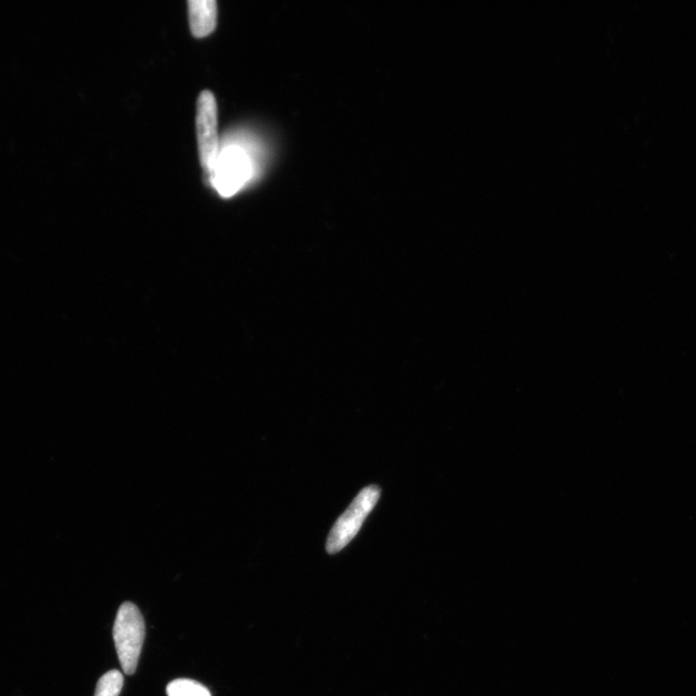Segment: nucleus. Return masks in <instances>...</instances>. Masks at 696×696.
I'll use <instances>...</instances> for the list:
<instances>
[{"mask_svg":"<svg viewBox=\"0 0 696 696\" xmlns=\"http://www.w3.org/2000/svg\"><path fill=\"white\" fill-rule=\"evenodd\" d=\"M145 638L146 624L143 614L136 604L122 603L116 615L113 639L120 665L127 675L136 673Z\"/></svg>","mask_w":696,"mask_h":696,"instance_id":"f257e3e1","label":"nucleus"},{"mask_svg":"<svg viewBox=\"0 0 696 696\" xmlns=\"http://www.w3.org/2000/svg\"><path fill=\"white\" fill-rule=\"evenodd\" d=\"M379 497L380 487L378 486H369L358 494L351 506L332 527L326 544L329 554H336L351 543Z\"/></svg>","mask_w":696,"mask_h":696,"instance_id":"f03ea898","label":"nucleus"},{"mask_svg":"<svg viewBox=\"0 0 696 696\" xmlns=\"http://www.w3.org/2000/svg\"><path fill=\"white\" fill-rule=\"evenodd\" d=\"M196 127L201 164L206 173L212 174L219 158L218 109L209 90L199 96Z\"/></svg>","mask_w":696,"mask_h":696,"instance_id":"7ed1b4c3","label":"nucleus"},{"mask_svg":"<svg viewBox=\"0 0 696 696\" xmlns=\"http://www.w3.org/2000/svg\"><path fill=\"white\" fill-rule=\"evenodd\" d=\"M253 174L252 162L246 152L239 148L229 151L222 165L220 178L214 183L224 197H230L247 183Z\"/></svg>","mask_w":696,"mask_h":696,"instance_id":"20e7f679","label":"nucleus"},{"mask_svg":"<svg viewBox=\"0 0 696 696\" xmlns=\"http://www.w3.org/2000/svg\"><path fill=\"white\" fill-rule=\"evenodd\" d=\"M188 12L190 29L193 36L202 38L215 31L218 16L215 0H190Z\"/></svg>","mask_w":696,"mask_h":696,"instance_id":"39448f33","label":"nucleus"},{"mask_svg":"<svg viewBox=\"0 0 696 696\" xmlns=\"http://www.w3.org/2000/svg\"><path fill=\"white\" fill-rule=\"evenodd\" d=\"M169 696H211L210 690L201 683L190 679H176L166 687Z\"/></svg>","mask_w":696,"mask_h":696,"instance_id":"423d86ee","label":"nucleus"},{"mask_svg":"<svg viewBox=\"0 0 696 696\" xmlns=\"http://www.w3.org/2000/svg\"><path fill=\"white\" fill-rule=\"evenodd\" d=\"M123 684L122 674L119 670H111L99 679L95 696H120Z\"/></svg>","mask_w":696,"mask_h":696,"instance_id":"0eeeda50","label":"nucleus"}]
</instances>
